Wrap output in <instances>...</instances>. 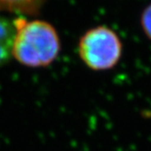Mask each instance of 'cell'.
Segmentation results:
<instances>
[{"label":"cell","instance_id":"obj_1","mask_svg":"<svg viewBox=\"0 0 151 151\" xmlns=\"http://www.w3.org/2000/svg\"><path fill=\"white\" fill-rule=\"evenodd\" d=\"M16 34L12 57L27 68H45L55 60L60 51V39L51 24L43 20H14Z\"/></svg>","mask_w":151,"mask_h":151},{"label":"cell","instance_id":"obj_2","mask_svg":"<svg viewBox=\"0 0 151 151\" xmlns=\"http://www.w3.org/2000/svg\"><path fill=\"white\" fill-rule=\"evenodd\" d=\"M81 60L95 71L113 68L122 56V43L109 27L99 26L89 29L82 36L78 44Z\"/></svg>","mask_w":151,"mask_h":151},{"label":"cell","instance_id":"obj_3","mask_svg":"<svg viewBox=\"0 0 151 151\" xmlns=\"http://www.w3.org/2000/svg\"><path fill=\"white\" fill-rule=\"evenodd\" d=\"M16 34L14 21L0 16V66L12 57V47Z\"/></svg>","mask_w":151,"mask_h":151},{"label":"cell","instance_id":"obj_4","mask_svg":"<svg viewBox=\"0 0 151 151\" xmlns=\"http://www.w3.org/2000/svg\"><path fill=\"white\" fill-rule=\"evenodd\" d=\"M46 0H0V11L17 14H36Z\"/></svg>","mask_w":151,"mask_h":151},{"label":"cell","instance_id":"obj_5","mask_svg":"<svg viewBox=\"0 0 151 151\" xmlns=\"http://www.w3.org/2000/svg\"><path fill=\"white\" fill-rule=\"evenodd\" d=\"M141 27L144 33L151 40V4L148 5L142 12Z\"/></svg>","mask_w":151,"mask_h":151}]
</instances>
